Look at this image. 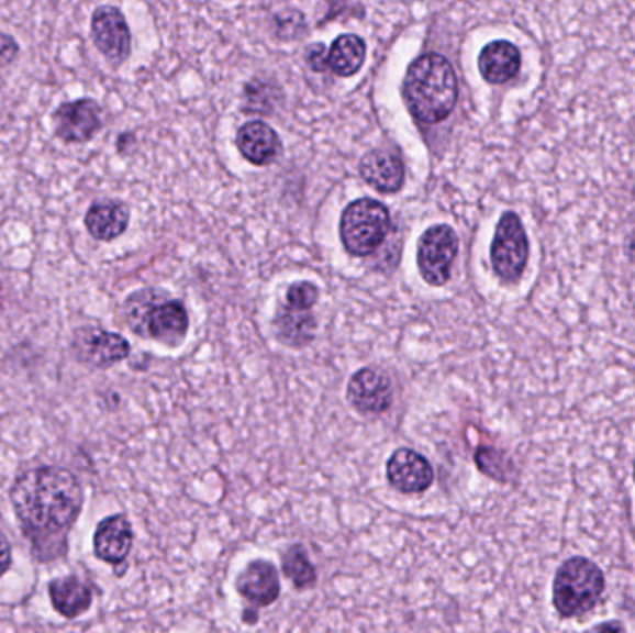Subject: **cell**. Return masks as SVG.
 <instances>
[{
    "instance_id": "1",
    "label": "cell",
    "mask_w": 635,
    "mask_h": 633,
    "mask_svg": "<svg viewBox=\"0 0 635 633\" xmlns=\"http://www.w3.org/2000/svg\"><path fill=\"white\" fill-rule=\"evenodd\" d=\"M10 497L34 556L40 562L64 556L67 537L85 503V492L77 476L66 468L40 466L13 481Z\"/></svg>"
},
{
    "instance_id": "2",
    "label": "cell",
    "mask_w": 635,
    "mask_h": 633,
    "mask_svg": "<svg viewBox=\"0 0 635 633\" xmlns=\"http://www.w3.org/2000/svg\"><path fill=\"white\" fill-rule=\"evenodd\" d=\"M459 86L456 71L443 54L426 53L409 66L403 97L414 120L435 125L456 107Z\"/></svg>"
},
{
    "instance_id": "3",
    "label": "cell",
    "mask_w": 635,
    "mask_h": 633,
    "mask_svg": "<svg viewBox=\"0 0 635 633\" xmlns=\"http://www.w3.org/2000/svg\"><path fill=\"white\" fill-rule=\"evenodd\" d=\"M123 312L129 329L142 338L177 346L187 336V309L180 301L166 298L156 290L132 293L131 298L126 299Z\"/></svg>"
},
{
    "instance_id": "4",
    "label": "cell",
    "mask_w": 635,
    "mask_h": 633,
    "mask_svg": "<svg viewBox=\"0 0 635 633\" xmlns=\"http://www.w3.org/2000/svg\"><path fill=\"white\" fill-rule=\"evenodd\" d=\"M604 574L589 559L572 557L559 567L554 580V606L565 619L593 610L604 592Z\"/></svg>"
},
{
    "instance_id": "5",
    "label": "cell",
    "mask_w": 635,
    "mask_h": 633,
    "mask_svg": "<svg viewBox=\"0 0 635 633\" xmlns=\"http://www.w3.org/2000/svg\"><path fill=\"white\" fill-rule=\"evenodd\" d=\"M390 212L376 199H357L342 212L341 238L346 252L354 257H368L378 252L389 236Z\"/></svg>"
},
{
    "instance_id": "6",
    "label": "cell",
    "mask_w": 635,
    "mask_h": 633,
    "mask_svg": "<svg viewBox=\"0 0 635 633\" xmlns=\"http://www.w3.org/2000/svg\"><path fill=\"white\" fill-rule=\"evenodd\" d=\"M459 252V240L448 225H433L419 240L420 275L432 287H443L452 275V266Z\"/></svg>"
},
{
    "instance_id": "7",
    "label": "cell",
    "mask_w": 635,
    "mask_h": 633,
    "mask_svg": "<svg viewBox=\"0 0 635 633\" xmlns=\"http://www.w3.org/2000/svg\"><path fill=\"white\" fill-rule=\"evenodd\" d=\"M492 268L504 281H516L527 263L526 231L515 212H505L497 225L491 245Z\"/></svg>"
},
{
    "instance_id": "8",
    "label": "cell",
    "mask_w": 635,
    "mask_h": 633,
    "mask_svg": "<svg viewBox=\"0 0 635 633\" xmlns=\"http://www.w3.org/2000/svg\"><path fill=\"white\" fill-rule=\"evenodd\" d=\"M73 353L80 363L91 368H109L129 357L131 344L115 333L85 327L78 329L73 336Z\"/></svg>"
},
{
    "instance_id": "9",
    "label": "cell",
    "mask_w": 635,
    "mask_h": 633,
    "mask_svg": "<svg viewBox=\"0 0 635 633\" xmlns=\"http://www.w3.org/2000/svg\"><path fill=\"white\" fill-rule=\"evenodd\" d=\"M91 37L112 66H121L131 54V31L118 8H97L91 18Z\"/></svg>"
},
{
    "instance_id": "10",
    "label": "cell",
    "mask_w": 635,
    "mask_h": 633,
    "mask_svg": "<svg viewBox=\"0 0 635 633\" xmlns=\"http://www.w3.org/2000/svg\"><path fill=\"white\" fill-rule=\"evenodd\" d=\"M55 134L66 144H86L101 131V107L90 99L64 102L53 114Z\"/></svg>"
},
{
    "instance_id": "11",
    "label": "cell",
    "mask_w": 635,
    "mask_h": 633,
    "mask_svg": "<svg viewBox=\"0 0 635 633\" xmlns=\"http://www.w3.org/2000/svg\"><path fill=\"white\" fill-rule=\"evenodd\" d=\"M387 479L402 495H422L435 481L433 466L411 448H398L387 460Z\"/></svg>"
},
{
    "instance_id": "12",
    "label": "cell",
    "mask_w": 635,
    "mask_h": 633,
    "mask_svg": "<svg viewBox=\"0 0 635 633\" xmlns=\"http://www.w3.org/2000/svg\"><path fill=\"white\" fill-rule=\"evenodd\" d=\"M346 395L363 414H383L392 406V382L385 371L363 368L349 379Z\"/></svg>"
},
{
    "instance_id": "13",
    "label": "cell",
    "mask_w": 635,
    "mask_h": 633,
    "mask_svg": "<svg viewBox=\"0 0 635 633\" xmlns=\"http://www.w3.org/2000/svg\"><path fill=\"white\" fill-rule=\"evenodd\" d=\"M236 591L255 608H268L281 595V581L274 563L255 559L236 578Z\"/></svg>"
},
{
    "instance_id": "14",
    "label": "cell",
    "mask_w": 635,
    "mask_h": 633,
    "mask_svg": "<svg viewBox=\"0 0 635 633\" xmlns=\"http://www.w3.org/2000/svg\"><path fill=\"white\" fill-rule=\"evenodd\" d=\"M131 522L123 514H114L102 520L97 526L96 537H93V548L99 559L110 565L125 562L132 549Z\"/></svg>"
},
{
    "instance_id": "15",
    "label": "cell",
    "mask_w": 635,
    "mask_h": 633,
    "mask_svg": "<svg viewBox=\"0 0 635 633\" xmlns=\"http://www.w3.org/2000/svg\"><path fill=\"white\" fill-rule=\"evenodd\" d=\"M360 175L376 190L394 193L403 186L405 168L402 158L392 151L374 149L363 156Z\"/></svg>"
},
{
    "instance_id": "16",
    "label": "cell",
    "mask_w": 635,
    "mask_h": 633,
    "mask_svg": "<svg viewBox=\"0 0 635 633\" xmlns=\"http://www.w3.org/2000/svg\"><path fill=\"white\" fill-rule=\"evenodd\" d=\"M236 145L242 156L253 166H268L281 153V140L270 125L263 121H249L236 134Z\"/></svg>"
},
{
    "instance_id": "17",
    "label": "cell",
    "mask_w": 635,
    "mask_h": 633,
    "mask_svg": "<svg viewBox=\"0 0 635 633\" xmlns=\"http://www.w3.org/2000/svg\"><path fill=\"white\" fill-rule=\"evenodd\" d=\"M88 233L101 242L120 238L129 227V209L121 201L107 199L91 204L85 218Z\"/></svg>"
},
{
    "instance_id": "18",
    "label": "cell",
    "mask_w": 635,
    "mask_h": 633,
    "mask_svg": "<svg viewBox=\"0 0 635 633\" xmlns=\"http://www.w3.org/2000/svg\"><path fill=\"white\" fill-rule=\"evenodd\" d=\"M478 67L487 82L504 85L521 69V53L513 43L492 42L481 51Z\"/></svg>"
},
{
    "instance_id": "19",
    "label": "cell",
    "mask_w": 635,
    "mask_h": 633,
    "mask_svg": "<svg viewBox=\"0 0 635 633\" xmlns=\"http://www.w3.org/2000/svg\"><path fill=\"white\" fill-rule=\"evenodd\" d=\"M48 595H51L55 610L67 619L82 615L91 606L90 587L75 576L53 581L48 587Z\"/></svg>"
},
{
    "instance_id": "20",
    "label": "cell",
    "mask_w": 635,
    "mask_h": 633,
    "mask_svg": "<svg viewBox=\"0 0 635 633\" xmlns=\"http://www.w3.org/2000/svg\"><path fill=\"white\" fill-rule=\"evenodd\" d=\"M276 331L288 346H309L316 335V318L311 311H298L285 303L277 312Z\"/></svg>"
},
{
    "instance_id": "21",
    "label": "cell",
    "mask_w": 635,
    "mask_h": 633,
    "mask_svg": "<svg viewBox=\"0 0 635 633\" xmlns=\"http://www.w3.org/2000/svg\"><path fill=\"white\" fill-rule=\"evenodd\" d=\"M365 42L355 34H344V36L336 37L331 45L327 58H325V69H330L338 77H352L365 64Z\"/></svg>"
},
{
    "instance_id": "22",
    "label": "cell",
    "mask_w": 635,
    "mask_h": 633,
    "mask_svg": "<svg viewBox=\"0 0 635 633\" xmlns=\"http://www.w3.org/2000/svg\"><path fill=\"white\" fill-rule=\"evenodd\" d=\"M282 574L294 584L296 589H311L316 584V568L301 544L290 546L281 557Z\"/></svg>"
},
{
    "instance_id": "23",
    "label": "cell",
    "mask_w": 635,
    "mask_h": 633,
    "mask_svg": "<svg viewBox=\"0 0 635 633\" xmlns=\"http://www.w3.org/2000/svg\"><path fill=\"white\" fill-rule=\"evenodd\" d=\"M318 288L311 282H294L288 288L287 306L298 311H311L318 301Z\"/></svg>"
},
{
    "instance_id": "24",
    "label": "cell",
    "mask_w": 635,
    "mask_h": 633,
    "mask_svg": "<svg viewBox=\"0 0 635 633\" xmlns=\"http://www.w3.org/2000/svg\"><path fill=\"white\" fill-rule=\"evenodd\" d=\"M476 465L480 468L481 473L491 476L494 479H505L504 474V460L500 459V454L491 448L478 449L476 454Z\"/></svg>"
},
{
    "instance_id": "25",
    "label": "cell",
    "mask_w": 635,
    "mask_h": 633,
    "mask_svg": "<svg viewBox=\"0 0 635 633\" xmlns=\"http://www.w3.org/2000/svg\"><path fill=\"white\" fill-rule=\"evenodd\" d=\"M19 45L12 36L0 32V67H8L18 60Z\"/></svg>"
},
{
    "instance_id": "26",
    "label": "cell",
    "mask_w": 635,
    "mask_h": 633,
    "mask_svg": "<svg viewBox=\"0 0 635 633\" xmlns=\"http://www.w3.org/2000/svg\"><path fill=\"white\" fill-rule=\"evenodd\" d=\"M325 58H327V53H325V47L322 43H314L309 48V53H307V62H309V66L314 71H325Z\"/></svg>"
},
{
    "instance_id": "27",
    "label": "cell",
    "mask_w": 635,
    "mask_h": 633,
    "mask_svg": "<svg viewBox=\"0 0 635 633\" xmlns=\"http://www.w3.org/2000/svg\"><path fill=\"white\" fill-rule=\"evenodd\" d=\"M10 565H12V548H10L7 535L0 532V578L8 573Z\"/></svg>"
},
{
    "instance_id": "28",
    "label": "cell",
    "mask_w": 635,
    "mask_h": 633,
    "mask_svg": "<svg viewBox=\"0 0 635 633\" xmlns=\"http://www.w3.org/2000/svg\"><path fill=\"white\" fill-rule=\"evenodd\" d=\"M588 633H626L624 632V626L621 622H604V624H599L594 626L593 630H589Z\"/></svg>"
},
{
    "instance_id": "29",
    "label": "cell",
    "mask_w": 635,
    "mask_h": 633,
    "mask_svg": "<svg viewBox=\"0 0 635 633\" xmlns=\"http://www.w3.org/2000/svg\"><path fill=\"white\" fill-rule=\"evenodd\" d=\"M634 476H635V473H634Z\"/></svg>"
}]
</instances>
